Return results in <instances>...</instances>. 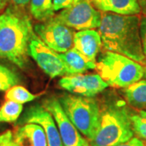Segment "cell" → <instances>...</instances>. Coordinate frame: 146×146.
Returning a JSON list of instances; mask_svg holds the SVG:
<instances>
[{"mask_svg":"<svg viewBox=\"0 0 146 146\" xmlns=\"http://www.w3.org/2000/svg\"><path fill=\"white\" fill-rule=\"evenodd\" d=\"M140 20L137 15L102 12L99 33L106 50L118 53L137 63H145L142 50Z\"/></svg>","mask_w":146,"mask_h":146,"instance_id":"6da1fadb","label":"cell"},{"mask_svg":"<svg viewBox=\"0 0 146 146\" xmlns=\"http://www.w3.org/2000/svg\"><path fill=\"white\" fill-rule=\"evenodd\" d=\"M34 30L25 8L8 6L0 15V58L25 69L29 63V44Z\"/></svg>","mask_w":146,"mask_h":146,"instance_id":"7a4b0ae2","label":"cell"},{"mask_svg":"<svg viewBox=\"0 0 146 146\" xmlns=\"http://www.w3.org/2000/svg\"><path fill=\"white\" fill-rule=\"evenodd\" d=\"M100 123L91 146H115L127 142L134 136L132 114L126 102L113 91L102 97Z\"/></svg>","mask_w":146,"mask_h":146,"instance_id":"3957f363","label":"cell"},{"mask_svg":"<svg viewBox=\"0 0 146 146\" xmlns=\"http://www.w3.org/2000/svg\"><path fill=\"white\" fill-rule=\"evenodd\" d=\"M98 74L113 88H127L144 77V67L118 53L106 50L96 62Z\"/></svg>","mask_w":146,"mask_h":146,"instance_id":"277c9868","label":"cell"},{"mask_svg":"<svg viewBox=\"0 0 146 146\" xmlns=\"http://www.w3.org/2000/svg\"><path fill=\"white\" fill-rule=\"evenodd\" d=\"M57 98L75 127L89 142L93 141L99 127V101L72 94H62Z\"/></svg>","mask_w":146,"mask_h":146,"instance_id":"5b68a950","label":"cell"},{"mask_svg":"<svg viewBox=\"0 0 146 146\" xmlns=\"http://www.w3.org/2000/svg\"><path fill=\"white\" fill-rule=\"evenodd\" d=\"M55 16L65 25L81 31L98 29L102 12L96 10L92 0H74Z\"/></svg>","mask_w":146,"mask_h":146,"instance_id":"8992f818","label":"cell"},{"mask_svg":"<svg viewBox=\"0 0 146 146\" xmlns=\"http://www.w3.org/2000/svg\"><path fill=\"white\" fill-rule=\"evenodd\" d=\"M33 30L47 46L56 52L64 53L72 48L75 32L55 16L35 25Z\"/></svg>","mask_w":146,"mask_h":146,"instance_id":"52a82bcc","label":"cell"},{"mask_svg":"<svg viewBox=\"0 0 146 146\" xmlns=\"http://www.w3.org/2000/svg\"><path fill=\"white\" fill-rule=\"evenodd\" d=\"M42 105L55 120L63 146H91L89 141L68 119L56 96L45 98Z\"/></svg>","mask_w":146,"mask_h":146,"instance_id":"ba28073f","label":"cell"},{"mask_svg":"<svg viewBox=\"0 0 146 146\" xmlns=\"http://www.w3.org/2000/svg\"><path fill=\"white\" fill-rule=\"evenodd\" d=\"M29 55L50 78L65 76L64 64L58 53L47 46L35 33L29 44Z\"/></svg>","mask_w":146,"mask_h":146,"instance_id":"9c48e42d","label":"cell"},{"mask_svg":"<svg viewBox=\"0 0 146 146\" xmlns=\"http://www.w3.org/2000/svg\"><path fill=\"white\" fill-rule=\"evenodd\" d=\"M25 123L42 126L46 136L47 146H63L55 120L42 105H32L25 109L17 122V126Z\"/></svg>","mask_w":146,"mask_h":146,"instance_id":"30bf717a","label":"cell"},{"mask_svg":"<svg viewBox=\"0 0 146 146\" xmlns=\"http://www.w3.org/2000/svg\"><path fill=\"white\" fill-rule=\"evenodd\" d=\"M58 85L70 94L87 98H94L109 86L98 74L66 76L59 80Z\"/></svg>","mask_w":146,"mask_h":146,"instance_id":"8fae6325","label":"cell"},{"mask_svg":"<svg viewBox=\"0 0 146 146\" xmlns=\"http://www.w3.org/2000/svg\"><path fill=\"white\" fill-rule=\"evenodd\" d=\"M102 46V38L98 31L87 29L75 33L73 47L90 61L96 63V57Z\"/></svg>","mask_w":146,"mask_h":146,"instance_id":"7c38bea8","label":"cell"},{"mask_svg":"<svg viewBox=\"0 0 146 146\" xmlns=\"http://www.w3.org/2000/svg\"><path fill=\"white\" fill-rule=\"evenodd\" d=\"M13 136L18 146H47L44 129L36 123L16 126Z\"/></svg>","mask_w":146,"mask_h":146,"instance_id":"4fadbf2b","label":"cell"},{"mask_svg":"<svg viewBox=\"0 0 146 146\" xmlns=\"http://www.w3.org/2000/svg\"><path fill=\"white\" fill-rule=\"evenodd\" d=\"M65 68V76H74L95 69L96 63L89 60L76 48H71L64 53H58Z\"/></svg>","mask_w":146,"mask_h":146,"instance_id":"5bb4252c","label":"cell"},{"mask_svg":"<svg viewBox=\"0 0 146 146\" xmlns=\"http://www.w3.org/2000/svg\"><path fill=\"white\" fill-rule=\"evenodd\" d=\"M92 3L102 12H113L128 16L141 13L138 0H92Z\"/></svg>","mask_w":146,"mask_h":146,"instance_id":"9a60e30c","label":"cell"},{"mask_svg":"<svg viewBox=\"0 0 146 146\" xmlns=\"http://www.w3.org/2000/svg\"><path fill=\"white\" fill-rule=\"evenodd\" d=\"M123 95L131 106L141 110H145L146 79L140 80L125 88L123 91Z\"/></svg>","mask_w":146,"mask_h":146,"instance_id":"2e32d148","label":"cell"},{"mask_svg":"<svg viewBox=\"0 0 146 146\" xmlns=\"http://www.w3.org/2000/svg\"><path fill=\"white\" fill-rule=\"evenodd\" d=\"M30 14L37 21H47L54 16L53 0H31Z\"/></svg>","mask_w":146,"mask_h":146,"instance_id":"e0dca14e","label":"cell"},{"mask_svg":"<svg viewBox=\"0 0 146 146\" xmlns=\"http://www.w3.org/2000/svg\"><path fill=\"white\" fill-rule=\"evenodd\" d=\"M23 104L7 100L0 107V123H16L23 111Z\"/></svg>","mask_w":146,"mask_h":146,"instance_id":"ac0fdd59","label":"cell"},{"mask_svg":"<svg viewBox=\"0 0 146 146\" xmlns=\"http://www.w3.org/2000/svg\"><path fill=\"white\" fill-rule=\"evenodd\" d=\"M38 98V95L30 93L25 87L16 84L6 91L5 99L8 101H13L21 104L30 102Z\"/></svg>","mask_w":146,"mask_h":146,"instance_id":"d6986e66","label":"cell"},{"mask_svg":"<svg viewBox=\"0 0 146 146\" xmlns=\"http://www.w3.org/2000/svg\"><path fill=\"white\" fill-rule=\"evenodd\" d=\"M20 78L14 71L0 63V91H7L18 84Z\"/></svg>","mask_w":146,"mask_h":146,"instance_id":"ffe728a7","label":"cell"},{"mask_svg":"<svg viewBox=\"0 0 146 146\" xmlns=\"http://www.w3.org/2000/svg\"><path fill=\"white\" fill-rule=\"evenodd\" d=\"M131 122L134 132L139 137L146 140V111L141 110L140 115H132Z\"/></svg>","mask_w":146,"mask_h":146,"instance_id":"44dd1931","label":"cell"},{"mask_svg":"<svg viewBox=\"0 0 146 146\" xmlns=\"http://www.w3.org/2000/svg\"><path fill=\"white\" fill-rule=\"evenodd\" d=\"M0 146H18L12 131L7 130L0 135Z\"/></svg>","mask_w":146,"mask_h":146,"instance_id":"7402d4cb","label":"cell"},{"mask_svg":"<svg viewBox=\"0 0 146 146\" xmlns=\"http://www.w3.org/2000/svg\"><path fill=\"white\" fill-rule=\"evenodd\" d=\"M140 34H141L142 50L145 56V63H146V16H143L140 20Z\"/></svg>","mask_w":146,"mask_h":146,"instance_id":"603a6c76","label":"cell"},{"mask_svg":"<svg viewBox=\"0 0 146 146\" xmlns=\"http://www.w3.org/2000/svg\"><path fill=\"white\" fill-rule=\"evenodd\" d=\"M74 0H53V8L54 11L62 10L71 5Z\"/></svg>","mask_w":146,"mask_h":146,"instance_id":"cb8c5ba5","label":"cell"},{"mask_svg":"<svg viewBox=\"0 0 146 146\" xmlns=\"http://www.w3.org/2000/svg\"><path fill=\"white\" fill-rule=\"evenodd\" d=\"M115 146H146L145 145V143L141 141V139H139L138 137H132L131 139H130L129 141H127V142L122 143L119 145H117Z\"/></svg>","mask_w":146,"mask_h":146,"instance_id":"d4e9b609","label":"cell"},{"mask_svg":"<svg viewBox=\"0 0 146 146\" xmlns=\"http://www.w3.org/2000/svg\"><path fill=\"white\" fill-rule=\"evenodd\" d=\"M30 1L31 0H10V3L11 5L25 8V7H26L30 3Z\"/></svg>","mask_w":146,"mask_h":146,"instance_id":"484cf974","label":"cell"},{"mask_svg":"<svg viewBox=\"0 0 146 146\" xmlns=\"http://www.w3.org/2000/svg\"><path fill=\"white\" fill-rule=\"evenodd\" d=\"M138 3L141 7V13L146 16V0H138Z\"/></svg>","mask_w":146,"mask_h":146,"instance_id":"4316f807","label":"cell"},{"mask_svg":"<svg viewBox=\"0 0 146 146\" xmlns=\"http://www.w3.org/2000/svg\"><path fill=\"white\" fill-rule=\"evenodd\" d=\"M8 3H10V0H0V8L3 9L8 4Z\"/></svg>","mask_w":146,"mask_h":146,"instance_id":"83f0119b","label":"cell"},{"mask_svg":"<svg viewBox=\"0 0 146 146\" xmlns=\"http://www.w3.org/2000/svg\"><path fill=\"white\" fill-rule=\"evenodd\" d=\"M144 77L146 79V67L144 68Z\"/></svg>","mask_w":146,"mask_h":146,"instance_id":"f1b7e54d","label":"cell"},{"mask_svg":"<svg viewBox=\"0 0 146 146\" xmlns=\"http://www.w3.org/2000/svg\"><path fill=\"white\" fill-rule=\"evenodd\" d=\"M0 129H1V124H0Z\"/></svg>","mask_w":146,"mask_h":146,"instance_id":"f546056e","label":"cell"},{"mask_svg":"<svg viewBox=\"0 0 146 146\" xmlns=\"http://www.w3.org/2000/svg\"><path fill=\"white\" fill-rule=\"evenodd\" d=\"M1 10H2V9H1V8H0V11H1Z\"/></svg>","mask_w":146,"mask_h":146,"instance_id":"4dcf8cb0","label":"cell"}]
</instances>
